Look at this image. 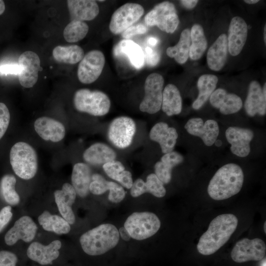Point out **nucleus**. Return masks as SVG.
Returning <instances> with one entry per match:
<instances>
[{"label":"nucleus","instance_id":"nucleus-1","mask_svg":"<svg viewBox=\"0 0 266 266\" xmlns=\"http://www.w3.org/2000/svg\"><path fill=\"white\" fill-rule=\"evenodd\" d=\"M238 224L237 217L233 214L219 215L210 222L207 230L200 237L197 249L203 255L214 254L230 239Z\"/></svg>","mask_w":266,"mask_h":266},{"label":"nucleus","instance_id":"nucleus-2","mask_svg":"<svg viewBox=\"0 0 266 266\" xmlns=\"http://www.w3.org/2000/svg\"><path fill=\"white\" fill-rule=\"evenodd\" d=\"M243 182L241 167L234 163L227 164L219 168L211 179L207 193L214 200H226L240 192Z\"/></svg>","mask_w":266,"mask_h":266},{"label":"nucleus","instance_id":"nucleus-3","mask_svg":"<svg viewBox=\"0 0 266 266\" xmlns=\"http://www.w3.org/2000/svg\"><path fill=\"white\" fill-rule=\"evenodd\" d=\"M119 236L115 226L103 224L84 233L79 241L85 253L91 256H98L114 248L119 242Z\"/></svg>","mask_w":266,"mask_h":266},{"label":"nucleus","instance_id":"nucleus-4","mask_svg":"<svg viewBox=\"0 0 266 266\" xmlns=\"http://www.w3.org/2000/svg\"><path fill=\"white\" fill-rule=\"evenodd\" d=\"M10 162L15 173L20 178H33L38 168L37 156L34 149L25 142H18L13 145L9 154Z\"/></svg>","mask_w":266,"mask_h":266},{"label":"nucleus","instance_id":"nucleus-5","mask_svg":"<svg viewBox=\"0 0 266 266\" xmlns=\"http://www.w3.org/2000/svg\"><path fill=\"white\" fill-rule=\"evenodd\" d=\"M73 101L77 110L95 116L106 115L111 105L110 100L106 94L88 89L77 90L74 94Z\"/></svg>","mask_w":266,"mask_h":266},{"label":"nucleus","instance_id":"nucleus-6","mask_svg":"<svg viewBox=\"0 0 266 266\" xmlns=\"http://www.w3.org/2000/svg\"><path fill=\"white\" fill-rule=\"evenodd\" d=\"M124 227L132 238L141 240L154 235L160 228L161 222L153 213L136 212L127 218Z\"/></svg>","mask_w":266,"mask_h":266},{"label":"nucleus","instance_id":"nucleus-7","mask_svg":"<svg viewBox=\"0 0 266 266\" xmlns=\"http://www.w3.org/2000/svg\"><path fill=\"white\" fill-rule=\"evenodd\" d=\"M146 26H157L161 31L172 33L177 28L179 19L174 5L163 1L154 6L145 16Z\"/></svg>","mask_w":266,"mask_h":266},{"label":"nucleus","instance_id":"nucleus-8","mask_svg":"<svg viewBox=\"0 0 266 266\" xmlns=\"http://www.w3.org/2000/svg\"><path fill=\"white\" fill-rule=\"evenodd\" d=\"M136 130L134 121L128 116H120L114 119L107 130L109 141L119 149H125L132 143Z\"/></svg>","mask_w":266,"mask_h":266},{"label":"nucleus","instance_id":"nucleus-9","mask_svg":"<svg viewBox=\"0 0 266 266\" xmlns=\"http://www.w3.org/2000/svg\"><path fill=\"white\" fill-rule=\"evenodd\" d=\"M164 79L157 73H152L144 83V97L139 105L141 111L153 114L161 108Z\"/></svg>","mask_w":266,"mask_h":266},{"label":"nucleus","instance_id":"nucleus-10","mask_svg":"<svg viewBox=\"0 0 266 266\" xmlns=\"http://www.w3.org/2000/svg\"><path fill=\"white\" fill-rule=\"evenodd\" d=\"M144 9L136 3H127L121 6L113 13L109 29L115 34L122 33L132 26L143 15Z\"/></svg>","mask_w":266,"mask_h":266},{"label":"nucleus","instance_id":"nucleus-11","mask_svg":"<svg viewBox=\"0 0 266 266\" xmlns=\"http://www.w3.org/2000/svg\"><path fill=\"white\" fill-rule=\"evenodd\" d=\"M266 254V245L261 239L244 238L238 240L231 252V258L238 263L263 260Z\"/></svg>","mask_w":266,"mask_h":266},{"label":"nucleus","instance_id":"nucleus-12","mask_svg":"<svg viewBox=\"0 0 266 266\" xmlns=\"http://www.w3.org/2000/svg\"><path fill=\"white\" fill-rule=\"evenodd\" d=\"M105 57L102 52L93 50L88 52L78 66L77 76L84 84L95 82L100 75L105 65Z\"/></svg>","mask_w":266,"mask_h":266},{"label":"nucleus","instance_id":"nucleus-13","mask_svg":"<svg viewBox=\"0 0 266 266\" xmlns=\"http://www.w3.org/2000/svg\"><path fill=\"white\" fill-rule=\"evenodd\" d=\"M18 65L20 67L18 75L20 84L25 88L32 87L38 79L40 67L39 56L33 51H25L19 56Z\"/></svg>","mask_w":266,"mask_h":266},{"label":"nucleus","instance_id":"nucleus-14","mask_svg":"<svg viewBox=\"0 0 266 266\" xmlns=\"http://www.w3.org/2000/svg\"><path fill=\"white\" fill-rule=\"evenodd\" d=\"M184 127L188 133L200 138L207 146L213 145L219 134L218 124L212 119L204 122L201 118H192L187 122Z\"/></svg>","mask_w":266,"mask_h":266},{"label":"nucleus","instance_id":"nucleus-15","mask_svg":"<svg viewBox=\"0 0 266 266\" xmlns=\"http://www.w3.org/2000/svg\"><path fill=\"white\" fill-rule=\"evenodd\" d=\"M227 141L231 144V151L239 157H247L250 152V142L254 137L252 130L237 127H229L225 132Z\"/></svg>","mask_w":266,"mask_h":266},{"label":"nucleus","instance_id":"nucleus-16","mask_svg":"<svg viewBox=\"0 0 266 266\" xmlns=\"http://www.w3.org/2000/svg\"><path fill=\"white\" fill-rule=\"evenodd\" d=\"M37 230V225L33 220L28 216H23L6 233L4 241L9 246L15 244L20 239L30 242L34 239Z\"/></svg>","mask_w":266,"mask_h":266},{"label":"nucleus","instance_id":"nucleus-17","mask_svg":"<svg viewBox=\"0 0 266 266\" xmlns=\"http://www.w3.org/2000/svg\"><path fill=\"white\" fill-rule=\"evenodd\" d=\"M247 114L254 117L258 114L264 116L266 114V84L262 88L260 83L252 81L249 85L248 94L244 103Z\"/></svg>","mask_w":266,"mask_h":266},{"label":"nucleus","instance_id":"nucleus-18","mask_svg":"<svg viewBox=\"0 0 266 266\" xmlns=\"http://www.w3.org/2000/svg\"><path fill=\"white\" fill-rule=\"evenodd\" d=\"M247 34L248 26L244 20L239 16L233 18L227 37L228 50L231 55L235 56L241 52L246 41Z\"/></svg>","mask_w":266,"mask_h":266},{"label":"nucleus","instance_id":"nucleus-19","mask_svg":"<svg viewBox=\"0 0 266 266\" xmlns=\"http://www.w3.org/2000/svg\"><path fill=\"white\" fill-rule=\"evenodd\" d=\"M61 246L62 243L59 240H55L47 245L33 242L29 246L27 255L31 260L41 265L51 264L58 258Z\"/></svg>","mask_w":266,"mask_h":266},{"label":"nucleus","instance_id":"nucleus-20","mask_svg":"<svg viewBox=\"0 0 266 266\" xmlns=\"http://www.w3.org/2000/svg\"><path fill=\"white\" fill-rule=\"evenodd\" d=\"M210 102L223 115H230L239 111L242 107L241 99L237 95L228 93L222 88L215 90L210 97Z\"/></svg>","mask_w":266,"mask_h":266},{"label":"nucleus","instance_id":"nucleus-21","mask_svg":"<svg viewBox=\"0 0 266 266\" xmlns=\"http://www.w3.org/2000/svg\"><path fill=\"white\" fill-rule=\"evenodd\" d=\"M89 191L95 195H101L109 191L108 200L114 203L121 202L126 196V192L123 187L114 182L106 180L99 173L92 174Z\"/></svg>","mask_w":266,"mask_h":266},{"label":"nucleus","instance_id":"nucleus-22","mask_svg":"<svg viewBox=\"0 0 266 266\" xmlns=\"http://www.w3.org/2000/svg\"><path fill=\"white\" fill-rule=\"evenodd\" d=\"M178 137L176 130L164 122L154 125L149 133L150 139L159 143L162 152L164 154L173 150Z\"/></svg>","mask_w":266,"mask_h":266},{"label":"nucleus","instance_id":"nucleus-23","mask_svg":"<svg viewBox=\"0 0 266 266\" xmlns=\"http://www.w3.org/2000/svg\"><path fill=\"white\" fill-rule=\"evenodd\" d=\"M34 128L43 139L57 142L62 140L66 134V129L60 122L48 117L38 118L34 123Z\"/></svg>","mask_w":266,"mask_h":266},{"label":"nucleus","instance_id":"nucleus-24","mask_svg":"<svg viewBox=\"0 0 266 266\" xmlns=\"http://www.w3.org/2000/svg\"><path fill=\"white\" fill-rule=\"evenodd\" d=\"M54 194L56 203L62 217L69 224H73L75 218L72 205L76 196L73 187L68 183H64L62 189L56 190Z\"/></svg>","mask_w":266,"mask_h":266},{"label":"nucleus","instance_id":"nucleus-25","mask_svg":"<svg viewBox=\"0 0 266 266\" xmlns=\"http://www.w3.org/2000/svg\"><path fill=\"white\" fill-rule=\"evenodd\" d=\"M67 7L71 21H90L99 14V7L95 0H68Z\"/></svg>","mask_w":266,"mask_h":266},{"label":"nucleus","instance_id":"nucleus-26","mask_svg":"<svg viewBox=\"0 0 266 266\" xmlns=\"http://www.w3.org/2000/svg\"><path fill=\"white\" fill-rule=\"evenodd\" d=\"M227 36L225 33L219 35L209 48L207 54L208 67L214 71H219L224 66L228 54Z\"/></svg>","mask_w":266,"mask_h":266},{"label":"nucleus","instance_id":"nucleus-27","mask_svg":"<svg viewBox=\"0 0 266 266\" xmlns=\"http://www.w3.org/2000/svg\"><path fill=\"white\" fill-rule=\"evenodd\" d=\"M130 193L134 198L146 193H150L157 198H163L166 195V190L164 184L155 173H152L147 176L146 182L139 178L133 182Z\"/></svg>","mask_w":266,"mask_h":266},{"label":"nucleus","instance_id":"nucleus-28","mask_svg":"<svg viewBox=\"0 0 266 266\" xmlns=\"http://www.w3.org/2000/svg\"><path fill=\"white\" fill-rule=\"evenodd\" d=\"M117 155L115 151L107 144L97 142L85 150L83 154L84 161L93 166H100L115 160Z\"/></svg>","mask_w":266,"mask_h":266},{"label":"nucleus","instance_id":"nucleus-29","mask_svg":"<svg viewBox=\"0 0 266 266\" xmlns=\"http://www.w3.org/2000/svg\"><path fill=\"white\" fill-rule=\"evenodd\" d=\"M183 161V156L177 152L172 151L164 154L154 165L155 174L164 184H168L171 179L173 168Z\"/></svg>","mask_w":266,"mask_h":266},{"label":"nucleus","instance_id":"nucleus-30","mask_svg":"<svg viewBox=\"0 0 266 266\" xmlns=\"http://www.w3.org/2000/svg\"><path fill=\"white\" fill-rule=\"evenodd\" d=\"M92 175L88 165L78 163L74 165L71 174L72 185L79 197L85 198L89 194Z\"/></svg>","mask_w":266,"mask_h":266},{"label":"nucleus","instance_id":"nucleus-31","mask_svg":"<svg viewBox=\"0 0 266 266\" xmlns=\"http://www.w3.org/2000/svg\"><path fill=\"white\" fill-rule=\"evenodd\" d=\"M113 54L118 57L126 55L132 65L140 69L144 65V54L141 48L135 42L130 39L120 41L113 48Z\"/></svg>","mask_w":266,"mask_h":266},{"label":"nucleus","instance_id":"nucleus-32","mask_svg":"<svg viewBox=\"0 0 266 266\" xmlns=\"http://www.w3.org/2000/svg\"><path fill=\"white\" fill-rule=\"evenodd\" d=\"M182 100L176 86L167 84L163 90L161 108L167 116L179 114L182 110Z\"/></svg>","mask_w":266,"mask_h":266},{"label":"nucleus","instance_id":"nucleus-33","mask_svg":"<svg viewBox=\"0 0 266 266\" xmlns=\"http://www.w3.org/2000/svg\"><path fill=\"white\" fill-rule=\"evenodd\" d=\"M218 81V77L213 74H205L200 77L197 82L199 95L192 104L194 109H199L206 102L215 91Z\"/></svg>","mask_w":266,"mask_h":266},{"label":"nucleus","instance_id":"nucleus-34","mask_svg":"<svg viewBox=\"0 0 266 266\" xmlns=\"http://www.w3.org/2000/svg\"><path fill=\"white\" fill-rule=\"evenodd\" d=\"M38 221L44 230L58 234H66L70 231V224L64 218L52 215L48 211L39 216Z\"/></svg>","mask_w":266,"mask_h":266},{"label":"nucleus","instance_id":"nucleus-35","mask_svg":"<svg viewBox=\"0 0 266 266\" xmlns=\"http://www.w3.org/2000/svg\"><path fill=\"white\" fill-rule=\"evenodd\" d=\"M52 55L57 62L72 65L81 61L84 56V52L77 45H59L53 49Z\"/></svg>","mask_w":266,"mask_h":266},{"label":"nucleus","instance_id":"nucleus-36","mask_svg":"<svg viewBox=\"0 0 266 266\" xmlns=\"http://www.w3.org/2000/svg\"><path fill=\"white\" fill-rule=\"evenodd\" d=\"M190 45V31L186 29L181 33L177 44L167 48L166 54L168 57L173 58L178 63L184 64L189 56Z\"/></svg>","mask_w":266,"mask_h":266},{"label":"nucleus","instance_id":"nucleus-37","mask_svg":"<svg viewBox=\"0 0 266 266\" xmlns=\"http://www.w3.org/2000/svg\"><path fill=\"white\" fill-rule=\"evenodd\" d=\"M190 36L192 44L189 56L192 60H197L202 56L207 47V41L201 26L194 25L190 31Z\"/></svg>","mask_w":266,"mask_h":266},{"label":"nucleus","instance_id":"nucleus-38","mask_svg":"<svg viewBox=\"0 0 266 266\" xmlns=\"http://www.w3.org/2000/svg\"><path fill=\"white\" fill-rule=\"evenodd\" d=\"M16 183V178L11 174L4 175L0 183L1 195L4 200L11 205H17L20 200V197L15 189Z\"/></svg>","mask_w":266,"mask_h":266},{"label":"nucleus","instance_id":"nucleus-39","mask_svg":"<svg viewBox=\"0 0 266 266\" xmlns=\"http://www.w3.org/2000/svg\"><path fill=\"white\" fill-rule=\"evenodd\" d=\"M89 31V27L84 22L71 21L65 27L63 35L68 42H76L83 39Z\"/></svg>","mask_w":266,"mask_h":266},{"label":"nucleus","instance_id":"nucleus-40","mask_svg":"<svg viewBox=\"0 0 266 266\" xmlns=\"http://www.w3.org/2000/svg\"><path fill=\"white\" fill-rule=\"evenodd\" d=\"M102 168L108 177L116 181L122 172L125 170L123 164L115 160L104 164L102 165Z\"/></svg>","mask_w":266,"mask_h":266},{"label":"nucleus","instance_id":"nucleus-41","mask_svg":"<svg viewBox=\"0 0 266 266\" xmlns=\"http://www.w3.org/2000/svg\"><path fill=\"white\" fill-rule=\"evenodd\" d=\"M10 113L7 106L0 102V139L5 133L10 122Z\"/></svg>","mask_w":266,"mask_h":266},{"label":"nucleus","instance_id":"nucleus-42","mask_svg":"<svg viewBox=\"0 0 266 266\" xmlns=\"http://www.w3.org/2000/svg\"><path fill=\"white\" fill-rule=\"evenodd\" d=\"M147 30L148 29L146 25L139 23L127 29L122 33V36L126 39H128L135 35L144 34L147 32Z\"/></svg>","mask_w":266,"mask_h":266},{"label":"nucleus","instance_id":"nucleus-43","mask_svg":"<svg viewBox=\"0 0 266 266\" xmlns=\"http://www.w3.org/2000/svg\"><path fill=\"white\" fill-rule=\"evenodd\" d=\"M17 261L18 258L13 253L5 250L0 251V266H16Z\"/></svg>","mask_w":266,"mask_h":266},{"label":"nucleus","instance_id":"nucleus-44","mask_svg":"<svg viewBox=\"0 0 266 266\" xmlns=\"http://www.w3.org/2000/svg\"><path fill=\"white\" fill-rule=\"evenodd\" d=\"M144 59L146 64L149 66H154L158 64L160 60L159 53L150 47L145 49Z\"/></svg>","mask_w":266,"mask_h":266},{"label":"nucleus","instance_id":"nucleus-45","mask_svg":"<svg viewBox=\"0 0 266 266\" xmlns=\"http://www.w3.org/2000/svg\"><path fill=\"white\" fill-rule=\"evenodd\" d=\"M13 214L9 205L2 208L0 211V233L10 221Z\"/></svg>","mask_w":266,"mask_h":266},{"label":"nucleus","instance_id":"nucleus-46","mask_svg":"<svg viewBox=\"0 0 266 266\" xmlns=\"http://www.w3.org/2000/svg\"><path fill=\"white\" fill-rule=\"evenodd\" d=\"M117 181L126 188L131 189L133 184L132 173L129 171L125 170L119 176Z\"/></svg>","mask_w":266,"mask_h":266},{"label":"nucleus","instance_id":"nucleus-47","mask_svg":"<svg viewBox=\"0 0 266 266\" xmlns=\"http://www.w3.org/2000/svg\"><path fill=\"white\" fill-rule=\"evenodd\" d=\"M20 71V67L17 64H7L0 66V74H8L18 75Z\"/></svg>","mask_w":266,"mask_h":266},{"label":"nucleus","instance_id":"nucleus-48","mask_svg":"<svg viewBox=\"0 0 266 266\" xmlns=\"http://www.w3.org/2000/svg\"><path fill=\"white\" fill-rule=\"evenodd\" d=\"M180 1L186 8L192 9L196 6L199 1L197 0H182Z\"/></svg>","mask_w":266,"mask_h":266},{"label":"nucleus","instance_id":"nucleus-49","mask_svg":"<svg viewBox=\"0 0 266 266\" xmlns=\"http://www.w3.org/2000/svg\"><path fill=\"white\" fill-rule=\"evenodd\" d=\"M119 235L125 241H129L131 238V236L128 231L124 227H121L119 230Z\"/></svg>","mask_w":266,"mask_h":266},{"label":"nucleus","instance_id":"nucleus-50","mask_svg":"<svg viewBox=\"0 0 266 266\" xmlns=\"http://www.w3.org/2000/svg\"><path fill=\"white\" fill-rule=\"evenodd\" d=\"M148 43L151 46H155L158 42L157 38L154 37H150L147 39Z\"/></svg>","mask_w":266,"mask_h":266},{"label":"nucleus","instance_id":"nucleus-51","mask_svg":"<svg viewBox=\"0 0 266 266\" xmlns=\"http://www.w3.org/2000/svg\"><path fill=\"white\" fill-rule=\"evenodd\" d=\"M5 5L3 0H0V15H1L4 11Z\"/></svg>","mask_w":266,"mask_h":266},{"label":"nucleus","instance_id":"nucleus-52","mask_svg":"<svg viewBox=\"0 0 266 266\" xmlns=\"http://www.w3.org/2000/svg\"><path fill=\"white\" fill-rule=\"evenodd\" d=\"M244 1L248 4H255L259 1V0H245Z\"/></svg>","mask_w":266,"mask_h":266},{"label":"nucleus","instance_id":"nucleus-53","mask_svg":"<svg viewBox=\"0 0 266 266\" xmlns=\"http://www.w3.org/2000/svg\"><path fill=\"white\" fill-rule=\"evenodd\" d=\"M214 144H215L216 146L220 147L222 145V143L220 140H216Z\"/></svg>","mask_w":266,"mask_h":266},{"label":"nucleus","instance_id":"nucleus-54","mask_svg":"<svg viewBox=\"0 0 266 266\" xmlns=\"http://www.w3.org/2000/svg\"><path fill=\"white\" fill-rule=\"evenodd\" d=\"M264 39L265 44L266 43V25L264 27Z\"/></svg>","mask_w":266,"mask_h":266},{"label":"nucleus","instance_id":"nucleus-55","mask_svg":"<svg viewBox=\"0 0 266 266\" xmlns=\"http://www.w3.org/2000/svg\"><path fill=\"white\" fill-rule=\"evenodd\" d=\"M264 230L265 231V233H266V222H265L264 225Z\"/></svg>","mask_w":266,"mask_h":266},{"label":"nucleus","instance_id":"nucleus-56","mask_svg":"<svg viewBox=\"0 0 266 266\" xmlns=\"http://www.w3.org/2000/svg\"><path fill=\"white\" fill-rule=\"evenodd\" d=\"M262 266H266V260H265V262H264Z\"/></svg>","mask_w":266,"mask_h":266},{"label":"nucleus","instance_id":"nucleus-57","mask_svg":"<svg viewBox=\"0 0 266 266\" xmlns=\"http://www.w3.org/2000/svg\"><path fill=\"white\" fill-rule=\"evenodd\" d=\"M104 0H98V1H104Z\"/></svg>","mask_w":266,"mask_h":266}]
</instances>
